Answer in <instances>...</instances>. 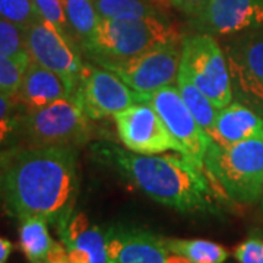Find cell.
Here are the masks:
<instances>
[{
  "instance_id": "cell-1",
  "label": "cell",
  "mask_w": 263,
  "mask_h": 263,
  "mask_svg": "<svg viewBox=\"0 0 263 263\" xmlns=\"http://www.w3.org/2000/svg\"><path fill=\"white\" fill-rule=\"evenodd\" d=\"M6 206L19 221L41 216L62 233L73 215L79 176L73 146H25L13 151L3 168Z\"/></svg>"
},
{
  "instance_id": "cell-2",
  "label": "cell",
  "mask_w": 263,
  "mask_h": 263,
  "mask_svg": "<svg viewBox=\"0 0 263 263\" xmlns=\"http://www.w3.org/2000/svg\"><path fill=\"white\" fill-rule=\"evenodd\" d=\"M152 200L183 214L214 212L215 203L202 170L184 157L141 155L114 146L101 152Z\"/></svg>"
},
{
  "instance_id": "cell-3",
  "label": "cell",
  "mask_w": 263,
  "mask_h": 263,
  "mask_svg": "<svg viewBox=\"0 0 263 263\" xmlns=\"http://www.w3.org/2000/svg\"><path fill=\"white\" fill-rule=\"evenodd\" d=\"M181 40L179 29L165 22L162 16L124 21L101 18L91 41L82 51L95 65L108 69L158 46L181 43Z\"/></svg>"
},
{
  "instance_id": "cell-4",
  "label": "cell",
  "mask_w": 263,
  "mask_h": 263,
  "mask_svg": "<svg viewBox=\"0 0 263 263\" xmlns=\"http://www.w3.org/2000/svg\"><path fill=\"white\" fill-rule=\"evenodd\" d=\"M203 170L227 199L246 205L256 203L263 193V138L228 146L211 142Z\"/></svg>"
},
{
  "instance_id": "cell-5",
  "label": "cell",
  "mask_w": 263,
  "mask_h": 263,
  "mask_svg": "<svg viewBox=\"0 0 263 263\" xmlns=\"http://www.w3.org/2000/svg\"><path fill=\"white\" fill-rule=\"evenodd\" d=\"M76 98H62L22 117L27 146H79L91 138V123Z\"/></svg>"
},
{
  "instance_id": "cell-6",
  "label": "cell",
  "mask_w": 263,
  "mask_h": 263,
  "mask_svg": "<svg viewBox=\"0 0 263 263\" xmlns=\"http://www.w3.org/2000/svg\"><path fill=\"white\" fill-rule=\"evenodd\" d=\"M180 70L216 108H224L233 101L234 94L226 53L212 34L196 32L183 37Z\"/></svg>"
},
{
  "instance_id": "cell-7",
  "label": "cell",
  "mask_w": 263,
  "mask_h": 263,
  "mask_svg": "<svg viewBox=\"0 0 263 263\" xmlns=\"http://www.w3.org/2000/svg\"><path fill=\"white\" fill-rule=\"evenodd\" d=\"M235 100L263 117V28L249 29L224 46Z\"/></svg>"
},
{
  "instance_id": "cell-8",
  "label": "cell",
  "mask_w": 263,
  "mask_h": 263,
  "mask_svg": "<svg viewBox=\"0 0 263 263\" xmlns=\"http://www.w3.org/2000/svg\"><path fill=\"white\" fill-rule=\"evenodd\" d=\"M141 101L149 103L157 110L165 127L180 145L181 155L196 168L203 171L205 155L211 145V138L190 113L179 89L174 86H167L143 97Z\"/></svg>"
},
{
  "instance_id": "cell-9",
  "label": "cell",
  "mask_w": 263,
  "mask_h": 263,
  "mask_svg": "<svg viewBox=\"0 0 263 263\" xmlns=\"http://www.w3.org/2000/svg\"><path fill=\"white\" fill-rule=\"evenodd\" d=\"M180 63L181 43H171L152 48L124 63L111 66L108 70L114 72L124 84L130 86L141 101L143 97L176 84Z\"/></svg>"
},
{
  "instance_id": "cell-10",
  "label": "cell",
  "mask_w": 263,
  "mask_h": 263,
  "mask_svg": "<svg viewBox=\"0 0 263 263\" xmlns=\"http://www.w3.org/2000/svg\"><path fill=\"white\" fill-rule=\"evenodd\" d=\"M117 135L124 148L133 154L155 155L176 151L181 154V148L173 138L168 129L157 113V110L146 101L129 105L113 116Z\"/></svg>"
},
{
  "instance_id": "cell-11",
  "label": "cell",
  "mask_w": 263,
  "mask_h": 263,
  "mask_svg": "<svg viewBox=\"0 0 263 263\" xmlns=\"http://www.w3.org/2000/svg\"><path fill=\"white\" fill-rule=\"evenodd\" d=\"M25 43L31 62L60 73L79 88L88 65L79 56V48L59 29L38 19L25 29Z\"/></svg>"
},
{
  "instance_id": "cell-12",
  "label": "cell",
  "mask_w": 263,
  "mask_h": 263,
  "mask_svg": "<svg viewBox=\"0 0 263 263\" xmlns=\"http://www.w3.org/2000/svg\"><path fill=\"white\" fill-rule=\"evenodd\" d=\"M75 98L91 120H100L139 103L138 94L114 72L101 66H86Z\"/></svg>"
},
{
  "instance_id": "cell-13",
  "label": "cell",
  "mask_w": 263,
  "mask_h": 263,
  "mask_svg": "<svg viewBox=\"0 0 263 263\" xmlns=\"http://www.w3.org/2000/svg\"><path fill=\"white\" fill-rule=\"evenodd\" d=\"M197 32L235 35L263 25V0H209L192 18Z\"/></svg>"
},
{
  "instance_id": "cell-14",
  "label": "cell",
  "mask_w": 263,
  "mask_h": 263,
  "mask_svg": "<svg viewBox=\"0 0 263 263\" xmlns=\"http://www.w3.org/2000/svg\"><path fill=\"white\" fill-rule=\"evenodd\" d=\"M78 85L57 72L31 62L16 98L25 111L37 110L62 98H75Z\"/></svg>"
},
{
  "instance_id": "cell-15",
  "label": "cell",
  "mask_w": 263,
  "mask_h": 263,
  "mask_svg": "<svg viewBox=\"0 0 263 263\" xmlns=\"http://www.w3.org/2000/svg\"><path fill=\"white\" fill-rule=\"evenodd\" d=\"M211 142L219 146H228L237 142L263 138V117L249 105L240 101H231L216 114Z\"/></svg>"
},
{
  "instance_id": "cell-16",
  "label": "cell",
  "mask_w": 263,
  "mask_h": 263,
  "mask_svg": "<svg viewBox=\"0 0 263 263\" xmlns=\"http://www.w3.org/2000/svg\"><path fill=\"white\" fill-rule=\"evenodd\" d=\"M122 240L117 263H165L170 256L165 238L142 228L114 227Z\"/></svg>"
},
{
  "instance_id": "cell-17",
  "label": "cell",
  "mask_w": 263,
  "mask_h": 263,
  "mask_svg": "<svg viewBox=\"0 0 263 263\" xmlns=\"http://www.w3.org/2000/svg\"><path fill=\"white\" fill-rule=\"evenodd\" d=\"M54 245L48 221L41 216H28L21 219L19 226V246L29 263H44L51 247Z\"/></svg>"
},
{
  "instance_id": "cell-18",
  "label": "cell",
  "mask_w": 263,
  "mask_h": 263,
  "mask_svg": "<svg viewBox=\"0 0 263 263\" xmlns=\"http://www.w3.org/2000/svg\"><path fill=\"white\" fill-rule=\"evenodd\" d=\"M65 9L73 43L82 50L91 41L101 16L94 0H65Z\"/></svg>"
},
{
  "instance_id": "cell-19",
  "label": "cell",
  "mask_w": 263,
  "mask_h": 263,
  "mask_svg": "<svg viewBox=\"0 0 263 263\" xmlns=\"http://www.w3.org/2000/svg\"><path fill=\"white\" fill-rule=\"evenodd\" d=\"M177 89L183 101L190 110V113L193 114V117L200 124V127L209 135L212 132L219 108H216L214 103L181 70L179 72V78H177Z\"/></svg>"
},
{
  "instance_id": "cell-20",
  "label": "cell",
  "mask_w": 263,
  "mask_h": 263,
  "mask_svg": "<svg viewBox=\"0 0 263 263\" xmlns=\"http://www.w3.org/2000/svg\"><path fill=\"white\" fill-rule=\"evenodd\" d=\"M170 253L184 256L192 263H224L228 259V250L224 246L209 240L165 238Z\"/></svg>"
},
{
  "instance_id": "cell-21",
  "label": "cell",
  "mask_w": 263,
  "mask_h": 263,
  "mask_svg": "<svg viewBox=\"0 0 263 263\" xmlns=\"http://www.w3.org/2000/svg\"><path fill=\"white\" fill-rule=\"evenodd\" d=\"M25 108L21 105L16 94L0 92V154L10 152L21 141L22 117Z\"/></svg>"
},
{
  "instance_id": "cell-22",
  "label": "cell",
  "mask_w": 263,
  "mask_h": 263,
  "mask_svg": "<svg viewBox=\"0 0 263 263\" xmlns=\"http://www.w3.org/2000/svg\"><path fill=\"white\" fill-rule=\"evenodd\" d=\"M101 18L124 21L161 16L146 0H94Z\"/></svg>"
},
{
  "instance_id": "cell-23",
  "label": "cell",
  "mask_w": 263,
  "mask_h": 263,
  "mask_svg": "<svg viewBox=\"0 0 263 263\" xmlns=\"http://www.w3.org/2000/svg\"><path fill=\"white\" fill-rule=\"evenodd\" d=\"M66 249H75L88 254L89 263H108L105 250V233L97 226H89L72 241L65 243Z\"/></svg>"
},
{
  "instance_id": "cell-24",
  "label": "cell",
  "mask_w": 263,
  "mask_h": 263,
  "mask_svg": "<svg viewBox=\"0 0 263 263\" xmlns=\"http://www.w3.org/2000/svg\"><path fill=\"white\" fill-rule=\"evenodd\" d=\"M0 54L31 62L25 43V29L0 18Z\"/></svg>"
},
{
  "instance_id": "cell-25",
  "label": "cell",
  "mask_w": 263,
  "mask_h": 263,
  "mask_svg": "<svg viewBox=\"0 0 263 263\" xmlns=\"http://www.w3.org/2000/svg\"><path fill=\"white\" fill-rule=\"evenodd\" d=\"M0 18L27 29L41 16L32 0H0Z\"/></svg>"
},
{
  "instance_id": "cell-26",
  "label": "cell",
  "mask_w": 263,
  "mask_h": 263,
  "mask_svg": "<svg viewBox=\"0 0 263 263\" xmlns=\"http://www.w3.org/2000/svg\"><path fill=\"white\" fill-rule=\"evenodd\" d=\"M29 63L0 54V92L16 94Z\"/></svg>"
},
{
  "instance_id": "cell-27",
  "label": "cell",
  "mask_w": 263,
  "mask_h": 263,
  "mask_svg": "<svg viewBox=\"0 0 263 263\" xmlns=\"http://www.w3.org/2000/svg\"><path fill=\"white\" fill-rule=\"evenodd\" d=\"M32 2L37 8L40 16L50 22L54 28L59 29L66 38H69L73 43L67 18H66L65 0H32Z\"/></svg>"
},
{
  "instance_id": "cell-28",
  "label": "cell",
  "mask_w": 263,
  "mask_h": 263,
  "mask_svg": "<svg viewBox=\"0 0 263 263\" xmlns=\"http://www.w3.org/2000/svg\"><path fill=\"white\" fill-rule=\"evenodd\" d=\"M234 257L238 263H263V240L260 237H249L234 249Z\"/></svg>"
},
{
  "instance_id": "cell-29",
  "label": "cell",
  "mask_w": 263,
  "mask_h": 263,
  "mask_svg": "<svg viewBox=\"0 0 263 263\" xmlns=\"http://www.w3.org/2000/svg\"><path fill=\"white\" fill-rule=\"evenodd\" d=\"M168 2L190 18L196 16L197 13L209 3V0H168Z\"/></svg>"
},
{
  "instance_id": "cell-30",
  "label": "cell",
  "mask_w": 263,
  "mask_h": 263,
  "mask_svg": "<svg viewBox=\"0 0 263 263\" xmlns=\"http://www.w3.org/2000/svg\"><path fill=\"white\" fill-rule=\"evenodd\" d=\"M44 263H72L69 253H67V249L65 245L62 243H56L51 247L50 253H48L47 259Z\"/></svg>"
},
{
  "instance_id": "cell-31",
  "label": "cell",
  "mask_w": 263,
  "mask_h": 263,
  "mask_svg": "<svg viewBox=\"0 0 263 263\" xmlns=\"http://www.w3.org/2000/svg\"><path fill=\"white\" fill-rule=\"evenodd\" d=\"M13 245L10 243L8 238L0 237V263H6L9 259L10 253H12Z\"/></svg>"
},
{
  "instance_id": "cell-32",
  "label": "cell",
  "mask_w": 263,
  "mask_h": 263,
  "mask_svg": "<svg viewBox=\"0 0 263 263\" xmlns=\"http://www.w3.org/2000/svg\"><path fill=\"white\" fill-rule=\"evenodd\" d=\"M165 263H192L189 259H186L184 256H180V254H170L167 257Z\"/></svg>"
},
{
  "instance_id": "cell-33",
  "label": "cell",
  "mask_w": 263,
  "mask_h": 263,
  "mask_svg": "<svg viewBox=\"0 0 263 263\" xmlns=\"http://www.w3.org/2000/svg\"><path fill=\"white\" fill-rule=\"evenodd\" d=\"M2 155V154H0ZM3 160H2V157H0V189H2V181H3Z\"/></svg>"
},
{
  "instance_id": "cell-34",
  "label": "cell",
  "mask_w": 263,
  "mask_h": 263,
  "mask_svg": "<svg viewBox=\"0 0 263 263\" xmlns=\"http://www.w3.org/2000/svg\"><path fill=\"white\" fill-rule=\"evenodd\" d=\"M260 206H262V211H263V193H262V197H260Z\"/></svg>"
},
{
  "instance_id": "cell-35",
  "label": "cell",
  "mask_w": 263,
  "mask_h": 263,
  "mask_svg": "<svg viewBox=\"0 0 263 263\" xmlns=\"http://www.w3.org/2000/svg\"><path fill=\"white\" fill-rule=\"evenodd\" d=\"M262 240H263V237H262Z\"/></svg>"
}]
</instances>
